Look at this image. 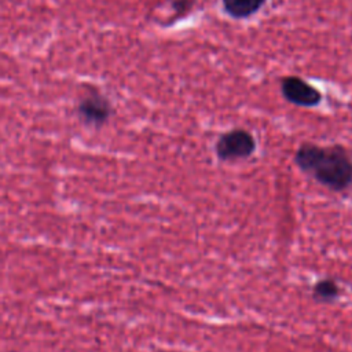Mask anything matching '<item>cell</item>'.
I'll list each match as a JSON object with an SVG mask.
<instances>
[{
	"label": "cell",
	"instance_id": "5b68a950",
	"mask_svg": "<svg viewBox=\"0 0 352 352\" xmlns=\"http://www.w3.org/2000/svg\"><path fill=\"white\" fill-rule=\"evenodd\" d=\"M267 0H221L223 10L234 19H245L256 12L265 4Z\"/></svg>",
	"mask_w": 352,
	"mask_h": 352
},
{
	"label": "cell",
	"instance_id": "8992f818",
	"mask_svg": "<svg viewBox=\"0 0 352 352\" xmlns=\"http://www.w3.org/2000/svg\"><path fill=\"white\" fill-rule=\"evenodd\" d=\"M340 294V287L337 285L336 280L333 279H320L319 282L315 283L314 289H312V296L318 300V301H333L338 297Z\"/></svg>",
	"mask_w": 352,
	"mask_h": 352
},
{
	"label": "cell",
	"instance_id": "6da1fadb",
	"mask_svg": "<svg viewBox=\"0 0 352 352\" xmlns=\"http://www.w3.org/2000/svg\"><path fill=\"white\" fill-rule=\"evenodd\" d=\"M296 165L331 191L352 186V157L342 146L302 143L294 154Z\"/></svg>",
	"mask_w": 352,
	"mask_h": 352
},
{
	"label": "cell",
	"instance_id": "277c9868",
	"mask_svg": "<svg viewBox=\"0 0 352 352\" xmlns=\"http://www.w3.org/2000/svg\"><path fill=\"white\" fill-rule=\"evenodd\" d=\"M77 111L85 124L100 126L110 118L111 104L106 96L94 89L80 102Z\"/></svg>",
	"mask_w": 352,
	"mask_h": 352
},
{
	"label": "cell",
	"instance_id": "3957f363",
	"mask_svg": "<svg viewBox=\"0 0 352 352\" xmlns=\"http://www.w3.org/2000/svg\"><path fill=\"white\" fill-rule=\"evenodd\" d=\"M280 92L283 98L302 107H314L322 102V94L314 85L297 76H286L280 81Z\"/></svg>",
	"mask_w": 352,
	"mask_h": 352
},
{
	"label": "cell",
	"instance_id": "52a82bcc",
	"mask_svg": "<svg viewBox=\"0 0 352 352\" xmlns=\"http://www.w3.org/2000/svg\"><path fill=\"white\" fill-rule=\"evenodd\" d=\"M173 11L177 16H183L188 14L194 6V0H172L170 1Z\"/></svg>",
	"mask_w": 352,
	"mask_h": 352
},
{
	"label": "cell",
	"instance_id": "7a4b0ae2",
	"mask_svg": "<svg viewBox=\"0 0 352 352\" xmlns=\"http://www.w3.org/2000/svg\"><path fill=\"white\" fill-rule=\"evenodd\" d=\"M214 150L217 158L221 161L242 160L250 157L256 151V140L249 131L235 128L220 135Z\"/></svg>",
	"mask_w": 352,
	"mask_h": 352
}]
</instances>
